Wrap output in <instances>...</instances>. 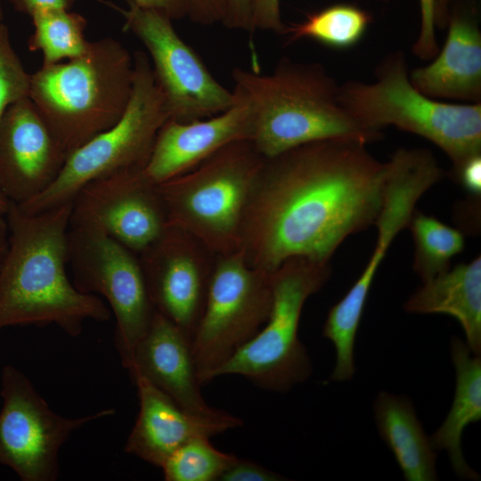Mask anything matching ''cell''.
<instances>
[{"instance_id": "4dcf8cb0", "label": "cell", "mask_w": 481, "mask_h": 481, "mask_svg": "<svg viewBox=\"0 0 481 481\" xmlns=\"http://www.w3.org/2000/svg\"><path fill=\"white\" fill-rule=\"evenodd\" d=\"M284 477L249 460L240 459L223 474L220 481H280Z\"/></svg>"}, {"instance_id": "ba28073f", "label": "cell", "mask_w": 481, "mask_h": 481, "mask_svg": "<svg viewBox=\"0 0 481 481\" xmlns=\"http://www.w3.org/2000/svg\"><path fill=\"white\" fill-rule=\"evenodd\" d=\"M330 274V265L301 257L285 260L271 274L273 301L265 325L214 373L213 379L240 375L278 393L306 380L313 368L298 338L300 316L307 298L324 286Z\"/></svg>"}, {"instance_id": "f546056e", "label": "cell", "mask_w": 481, "mask_h": 481, "mask_svg": "<svg viewBox=\"0 0 481 481\" xmlns=\"http://www.w3.org/2000/svg\"><path fill=\"white\" fill-rule=\"evenodd\" d=\"M387 1V0H380ZM286 24L281 20L280 0H252L251 29L271 30L284 34Z\"/></svg>"}, {"instance_id": "484cf974", "label": "cell", "mask_w": 481, "mask_h": 481, "mask_svg": "<svg viewBox=\"0 0 481 481\" xmlns=\"http://www.w3.org/2000/svg\"><path fill=\"white\" fill-rule=\"evenodd\" d=\"M407 227L414 242L412 267L422 281L448 270L451 260L464 249L461 230L416 209Z\"/></svg>"}, {"instance_id": "83f0119b", "label": "cell", "mask_w": 481, "mask_h": 481, "mask_svg": "<svg viewBox=\"0 0 481 481\" xmlns=\"http://www.w3.org/2000/svg\"><path fill=\"white\" fill-rule=\"evenodd\" d=\"M30 77L12 47L8 28L0 22V122L11 105L29 97Z\"/></svg>"}, {"instance_id": "e575fe53", "label": "cell", "mask_w": 481, "mask_h": 481, "mask_svg": "<svg viewBox=\"0 0 481 481\" xmlns=\"http://www.w3.org/2000/svg\"><path fill=\"white\" fill-rule=\"evenodd\" d=\"M137 5L157 11L170 20L187 17L188 0H131Z\"/></svg>"}, {"instance_id": "44dd1931", "label": "cell", "mask_w": 481, "mask_h": 481, "mask_svg": "<svg viewBox=\"0 0 481 481\" xmlns=\"http://www.w3.org/2000/svg\"><path fill=\"white\" fill-rule=\"evenodd\" d=\"M404 308L412 314L452 316L460 322L471 352L480 355L481 256L423 281Z\"/></svg>"}, {"instance_id": "836d02e7", "label": "cell", "mask_w": 481, "mask_h": 481, "mask_svg": "<svg viewBox=\"0 0 481 481\" xmlns=\"http://www.w3.org/2000/svg\"><path fill=\"white\" fill-rule=\"evenodd\" d=\"M224 0H188L189 19L199 25L208 26L221 22Z\"/></svg>"}, {"instance_id": "9a60e30c", "label": "cell", "mask_w": 481, "mask_h": 481, "mask_svg": "<svg viewBox=\"0 0 481 481\" xmlns=\"http://www.w3.org/2000/svg\"><path fill=\"white\" fill-rule=\"evenodd\" d=\"M386 164L383 202L374 224L377 240L371 259L344 298L330 308L335 321L345 328L359 326L375 274L389 246L408 226L420 197L444 177L432 152L399 148Z\"/></svg>"}, {"instance_id": "d590c367", "label": "cell", "mask_w": 481, "mask_h": 481, "mask_svg": "<svg viewBox=\"0 0 481 481\" xmlns=\"http://www.w3.org/2000/svg\"><path fill=\"white\" fill-rule=\"evenodd\" d=\"M13 8L29 17L50 10L70 9L74 0H10Z\"/></svg>"}, {"instance_id": "3957f363", "label": "cell", "mask_w": 481, "mask_h": 481, "mask_svg": "<svg viewBox=\"0 0 481 481\" xmlns=\"http://www.w3.org/2000/svg\"><path fill=\"white\" fill-rule=\"evenodd\" d=\"M232 77L233 97L249 111V141L265 159L321 140L368 144L382 136L346 110L338 99L339 86L320 63L282 57L270 74L235 68Z\"/></svg>"}, {"instance_id": "cb8c5ba5", "label": "cell", "mask_w": 481, "mask_h": 481, "mask_svg": "<svg viewBox=\"0 0 481 481\" xmlns=\"http://www.w3.org/2000/svg\"><path fill=\"white\" fill-rule=\"evenodd\" d=\"M371 21V14L351 4H336L306 16L300 23L286 26L289 42L314 40L332 49L355 46L363 37Z\"/></svg>"}, {"instance_id": "8d00e7d4", "label": "cell", "mask_w": 481, "mask_h": 481, "mask_svg": "<svg viewBox=\"0 0 481 481\" xmlns=\"http://www.w3.org/2000/svg\"><path fill=\"white\" fill-rule=\"evenodd\" d=\"M451 3L452 0H435V20L436 28L444 29L446 27Z\"/></svg>"}, {"instance_id": "8992f818", "label": "cell", "mask_w": 481, "mask_h": 481, "mask_svg": "<svg viewBox=\"0 0 481 481\" xmlns=\"http://www.w3.org/2000/svg\"><path fill=\"white\" fill-rule=\"evenodd\" d=\"M265 160L250 141L240 140L159 183L168 224L196 237L215 255L239 250L246 208Z\"/></svg>"}, {"instance_id": "f1b7e54d", "label": "cell", "mask_w": 481, "mask_h": 481, "mask_svg": "<svg viewBox=\"0 0 481 481\" xmlns=\"http://www.w3.org/2000/svg\"><path fill=\"white\" fill-rule=\"evenodd\" d=\"M420 28L412 53L422 60H432L439 52L436 36L435 0H420Z\"/></svg>"}, {"instance_id": "2e32d148", "label": "cell", "mask_w": 481, "mask_h": 481, "mask_svg": "<svg viewBox=\"0 0 481 481\" xmlns=\"http://www.w3.org/2000/svg\"><path fill=\"white\" fill-rule=\"evenodd\" d=\"M67 158L29 97L7 109L0 122V191L9 202L22 205L43 192Z\"/></svg>"}, {"instance_id": "ac0fdd59", "label": "cell", "mask_w": 481, "mask_h": 481, "mask_svg": "<svg viewBox=\"0 0 481 481\" xmlns=\"http://www.w3.org/2000/svg\"><path fill=\"white\" fill-rule=\"evenodd\" d=\"M249 136L248 109L234 97L230 108L212 117L186 123L167 119L159 130L144 172L159 184L190 171L225 145Z\"/></svg>"}, {"instance_id": "5b68a950", "label": "cell", "mask_w": 481, "mask_h": 481, "mask_svg": "<svg viewBox=\"0 0 481 481\" xmlns=\"http://www.w3.org/2000/svg\"><path fill=\"white\" fill-rule=\"evenodd\" d=\"M375 77L339 86L340 103L362 126L379 133L394 126L418 135L440 148L452 168L481 154V102L447 103L426 95L412 84L402 51L387 54Z\"/></svg>"}, {"instance_id": "d4e9b609", "label": "cell", "mask_w": 481, "mask_h": 481, "mask_svg": "<svg viewBox=\"0 0 481 481\" xmlns=\"http://www.w3.org/2000/svg\"><path fill=\"white\" fill-rule=\"evenodd\" d=\"M34 30L28 41L29 49L40 51L43 65L61 62L79 57L90 42L85 37L86 20L69 9L38 12L30 17Z\"/></svg>"}, {"instance_id": "30bf717a", "label": "cell", "mask_w": 481, "mask_h": 481, "mask_svg": "<svg viewBox=\"0 0 481 481\" xmlns=\"http://www.w3.org/2000/svg\"><path fill=\"white\" fill-rule=\"evenodd\" d=\"M110 6L124 18V29L146 47L168 119L186 123L216 115L233 103L232 92L210 73L201 58L177 34L166 15L131 0Z\"/></svg>"}, {"instance_id": "277c9868", "label": "cell", "mask_w": 481, "mask_h": 481, "mask_svg": "<svg viewBox=\"0 0 481 481\" xmlns=\"http://www.w3.org/2000/svg\"><path fill=\"white\" fill-rule=\"evenodd\" d=\"M133 79L128 50L114 38H102L79 57L31 74L29 99L69 156L120 118Z\"/></svg>"}, {"instance_id": "d6a6232c", "label": "cell", "mask_w": 481, "mask_h": 481, "mask_svg": "<svg viewBox=\"0 0 481 481\" xmlns=\"http://www.w3.org/2000/svg\"><path fill=\"white\" fill-rule=\"evenodd\" d=\"M252 0H224L222 23L231 29H242L252 33Z\"/></svg>"}, {"instance_id": "ffe728a7", "label": "cell", "mask_w": 481, "mask_h": 481, "mask_svg": "<svg viewBox=\"0 0 481 481\" xmlns=\"http://www.w3.org/2000/svg\"><path fill=\"white\" fill-rule=\"evenodd\" d=\"M444 45L429 64L409 73L412 84L434 99L470 103L481 100V31L475 7L461 2L450 8Z\"/></svg>"}, {"instance_id": "4fadbf2b", "label": "cell", "mask_w": 481, "mask_h": 481, "mask_svg": "<svg viewBox=\"0 0 481 481\" xmlns=\"http://www.w3.org/2000/svg\"><path fill=\"white\" fill-rule=\"evenodd\" d=\"M168 225L159 184L144 168H128L84 185L72 200L69 227L99 231L136 255Z\"/></svg>"}, {"instance_id": "4316f807", "label": "cell", "mask_w": 481, "mask_h": 481, "mask_svg": "<svg viewBox=\"0 0 481 481\" xmlns=\"http://www.w3.org/2000/svg\"><path fill=\"white\" fill-rule=\"evenodd\" d=\"M206 436L195 437L179 447L160 467L166 481H215L237 460L216 449Z\"/></svg>"}, {"instance_id": "1f68e13d", "label": "cell", "mask_w": 481, "mask_h": 481, "mask_svg": "<svg viewBox=\"0 0 481 481\" xmlns=\"http://www.w3.org/2000/svg\"><path fill=\"white\" fill-rule=\"evenodd\" d=\"M452 175L472 198L481 196V154L475 155L452 168Z\"/></svg>"}, {"instance_id": "603a6c76", "label": "cell", "mask_w": 481, "mask_h": 481, "mask_svg": "<svg viewBox=\"0 0 481 481\" xmlns=\"http://www.w3.org/2000/svg\"><path fill=\"white\" fill-rule=\"evenodd\" d=\"M379 434L407 481L437 480L436 451L405 396L379 393L374 403Z\"/></svg>"}, {"instance_id": "f35d334b", "label": "cell", "mask_w": 481, "mask_h": 481, "mask_svg": "<svg viewBox=\"0 0 481 481\" xmlns=\"http://www.w3.org/2000/svg\"><path fill=\"white\" fill-rule=\"evenodd\" d=\"M3 18H4V12H3V8L0 4V22L3 21Z\"/></svg>"}, {"instance_id": "d6986e66", "label": "cell", "mask_w": 481, "mask_h": 481, "mask_svg": "<svg viewBox=\"0 0 481 481\" xmlns=\"http://www.w3.org/2000/svg\"><path fill=\"white\" fill-rule=\"evenodd\" d=\"M137 388L139 412L125 451L161 467L179 447L199 437H213L242 425V420H212L193 415L141 375H131Z\"/></svg>"}, {"instance_id": "52a82bcc", "label": "cell", "mask_w": 481, "mask_h": 481, "mask_svg": "<svg viewBox=\"0 0 481 481\" xmlns=\"http://www.w3.org/2000/svg\"><path fill=\"white\" fill-rule=\"evenodd\" d=\"M134 79L127 106L110 128L73 151L51 185L36 198L17 205L29 214L72 201L89 182L117 171L144 168L162 125L168 119L149 56L136 51Z\"/></svg>"}, {"instance_id": "e0dca14e", "label": "cell", "mask_w": 481, "mask_h": 481, "mask_svg": "<svg viewBox=\"0 0 481 481\" xmlns=\"http://www.w3.org/2000/svg\"><path fill=\"white\" fill-rule=\"evenodd\" d=\"M122 365L130 376H143L193 415L212 420L238 418L207 404L200 392L192 338L158 311Z\"/></svg>"}, {"instance_id": "74e56055", "label": "cell", "mask_w": 481, "mask_h": 481, "mask_svg": "<svg viewBox=\"0 0 481 481\" xmlns=\"http://www.w3.org/2000/svg\"><path fill=\"white\" fill-rule=\"evenodd\" d=\"M10 202L0 191V214L5 215Z\"/></svg>"}, {"instance_id": "9c48e42d", "label": "cell", "mask_w": 481, "mask_h": 481, "mask_svg": "<svg viewBox=\"0 0 481 481\" xmlns=\"http://www.w3.org/2000/svg\"><path fill=\"white\" fill-rule=\"evenodd\" d=\"M271 274L250 267L240 249L216 256L205 307L192 338L201 386L213 380L214 373L265 325L273 301Z\"/></svg>"}, {"instance_id": "7a4b0ae2", "label": "cell", "mask_w": 481, "mask_h": 481, "mask_svg": "<svg viewBox=\"0 0 481 481\" xmlns=\"http://www.w3.org/2000/svg\"><path fill=\"white\" fill-rule=\"evenodd\" d=\"M71 207L72 201L29 214L9 204L8 246L0 265V330L55 324L77 337L86 320L110 319L102 298L77 290L66 274Z\"/></svg>"}, {"instance_id": "7c38bea8", "label": "cell", "mask_w": 481, "mask_h": 481, "mask_svg": "<svg viewBox=\"0 0 481 481\" xmlns=\"http://www.w3.org/2000/svg\"><path fill=\"white\" fill-rule=\"evenodd\" d=\"M0 465L22 481H54L59 452L70 435L88 422L113 415L103 409L79 418L54 412L18 368L5 365L1 374Z\"/></svg>"}, {"instance_id": "8fae6325", "label": "cell", "mask_w": 481, "mask_h": 481, "mask_svg": "<svg viewBox=\"0 0 481 481\" xmlns=\"http://www.w3.org/2000/svg\"><path fill=\"white\" fill-rule=\"evenodd\" d=\"M68 263L77 290L102 296L109 303L122 363L148 330L156 311L138 256L99 231L69 227Z\"/></svg>"}, {"instance_id": "6da1fadb", "label": "cell", "mask_w": 481, "mask_h": 481, "mask_svg": "<svg viewBox=\"0 0 481 481\" xmlns=\"http://www.w3.org/2000/svg\"><path fill=\"white\" fill-rule=\"evenodd\" d=\"M365 145L327 139L265 159L240 232L250 267L271 274L294 257L329 265L348 236L374 224L386 164Z\"/></svg>"}, {"instance_id": "5bb4252c", "label": "cell", "mask_w": 481, "mask_h": 481, "mask_svg": "<svg viewBox=\"0 0 481 481\" xmlns=\"http://www.w3.org/2000/svg\"><path fill=\"white\" fill-rule=\"evenodd\" d=\"M137 256L155 310L192 338L216 255L188 232L168 224L162 235Z\"/></svg>"}, {"instance_id": "7402d4cb", "label": "cell", "mask_w": 481, "mask_h": 481, "mask_svg": "<svg viewBox=\"0 0 481 481\" xmlns=\"http://www.w3.org/2000/svg\"><path fill=\"white\" fill-rule=\"evenodd\" d=\"M451 357L456 378L453 401L444 422L429 439L436 452H447L459 477L477 480L479 475L464 459L461 436L469 424L481 420V357L457 337L451 341Z\"/></svg>"}]
</instances>
